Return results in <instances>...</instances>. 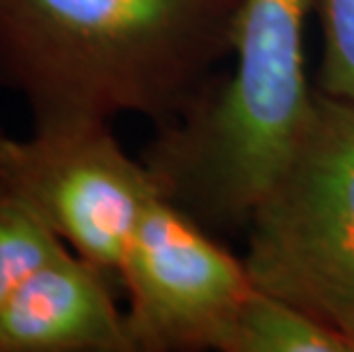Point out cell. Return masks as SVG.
Listing matches in <instances>:
<instances>
[{"label":"cell","instance_id":"cell-1","mask_svg":"<svg viewBox=\"0 0 354 352\" xmlns=\"http://www.w3.org/2000/svg\"><path fill=\"white\" fill-rule=\"evenodd\" d=\"M240 0H0V87L35 126L174 122L231 59Z\"/></svg>","mask_w":354,"mask_h":352},{"label":"cell","instance_id":"cell-2","mask_svg":"<svg viewBox=\"0 0 354 352\" xmlns=\"http://www.w3.org/2000/svg\"><path fill=\"white\" fill-rule=\"evenodd\" d=\"M311 14L313 0H240L227 76L142 149L158 192L213 234L245 231L311 115Z\"/></svg>","mask_w":354,"mask_h":352},{"label":"cell","instance_id":"cell-3","mask_svg":"<svg viewBox=\"0 0 354 352\" xmlns=\"http://www.w3.org/2000/svg\"><path fill=\"white\" fill-rule=\"evenodd\" d=\"M245 234L256 288L334 327L354 311V103L315 87L311 115Z\"/></svg>","mask_w":354,"mask_h":352},{"label":"cell","instance_id":"cell-4","mask_svg":"<svg viewBox=\"0 0 354 352\" xmlns=\"http://www.w3.org/2000/svg\"><path fill=\"white\" fill-rule=\"evenodd\" d=\"M0 188L30 206L73 254L119 275L147 204L158 192L108 122L35 126L0 145Z\"/></svg>","mask_w":354,"mask_h":352},{"label":"cell","instance_id":"cell-5","mask_svg":"<svg viewBox=\"0 0 354 352\" xmlns=\"http://www.w3.org/2000/svg\"><path fill=\"white\" fill-rule=\"evenodd\" d=\"M117 279L135 352H224L256 288L243 257L156 192Z\"/></svg>","mask_w":354,"mask_h":352},{"label":"cell","instance_id":"cell-6","mask_svg":"<svg viewBox=\"0 0 354 352\" xmlns=\"http://www.w3.org/2000/svg\"><path fill=\"white\" fill-rule=\"evenodd\" d=\"M110 277L66 250L0 304V352H135Z\"/></svg>","mask_w":354,"mask_h":352},{"label":"cell","instance_id":"cell-7","mask_svg":"<svg viewBox=\"0 0 354 352\" xmlns=\"http://www.w3.org/2000/svg\"><path fill=\"white\" fill-rule=\"evenodd\" d=\"M224 352H350V346L327 320L254 288Z\"/></svg>","mask_w":354,"mask_h":352},{"label":"cell","instance_id":"cell-8","mask_svg":"<svg viewBox=\"0 0 354 352\" xmlns=\"http://www.w3.org/2000/svg\"><path fill=\"white\" fill-rule=\"evenodd\" d=\"M66 247L24 201L0 192V304Z\"/></svg>","mask_w":354,"mask_h":352},{"label":"cell","instance_id":"cell-9","mask_svg":"<svg viewBox=\"0 0 354 352\" xmlns=\"http://www.w3.org/2000/svg\"><path fill=\"white\" fill-rule=\"evenodd\" d=\"M320 19L322 57L315 87L354 103V0H313Z\"/></svg>","mask_w":354,"mask_h":352},{"label":"cell","instance_id":"cell-10","mask_svg":"<svg viewBox=\"0 0 354 352\" xmlns=\"http://www.w3.org/2000/svg\"><path fill=\"white\" fill-rule=\"evenodd\" d=\"M336 327H338V332L343 334V339L348 341L350 352H354V311L343 313V316L336 320Z\"/></svg>","mask_w":354,"mask_h":352},{"label":"cell","instance_id":"cell-11","mask_svg":"<svg viewBox=\"0 0 354 352\" xmlns=\"http://www.w3.org/2000/svg\"><path fill=\"white\" fill-rule=\"evenodd\" d=\"M5 138H7V133L3 131V126H0V145L5 142ZM0 192H3V188H0Z\"/></svg>","mask_w":354,"mask_h":352}]
</instances>
